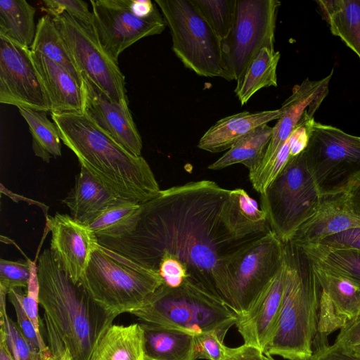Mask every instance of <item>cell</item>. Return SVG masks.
<instances>
[{
	"instance_id": "47",
	"label": "cell",
	"mask_w": 360,
	"mask_h": 360,
	"mask_svg": "<svg viewBox=\"0 0 360 360\" xmlns=\"http://www.w3.org/2000/svg\"><path fill=\"white\" fill-rule=\"evenodd\" d=\"M72 357L71 354H69L65 358L61 360H69ZM41 360H57L51 354L49 348L42 352H41Z\"/></svg>"
},
{
	"instance_id": "41",
	"label": "cell",
	"mask_w": 360,
	"mask_h": 360,
	"mask_svg": "<svg viewBox=\"0 0 360 360\" xmlns=\"http://www.w3.org/2000/svg\"><path fill=\"white\" fill-rule=\"evenodd\" d=\"M198 359L221 360L225 345L224 340L215 332H206L195 335Z\"/></svg>"
},
{
	"instance_id": "44",
	"label": "cell",
	"mask_w": 360,
	"mask_h": 360,
	"mask_svg": "<svg viewBox=\"0 0 360 360\" xmlns=\"http://www.w3.org/2000/svg\"><path fill=\"white\" fill-rule=\"evenodd\" d=\"M259 348L243 344L237 347H225L221 360H266V356Z\"/></svg>"
},
{
	"instance_id": "34",
	"label": "cell",
	"mask_w": 360,
	"mask_h": 360,
	"mask_svg": "<svg viewBox=\"0 0 360 360\" xmlns=\"http://www.w3.org/2000/svg\"><path fill=\"white\" fill-rule=\"evenodd\" d=\"M297 246L314 264L344 276L360 287V252L331 250L315 244Z\"/></svg>"
},
{
	"instance_id": "21",
	"label": "cell",
	"mask_w": 360,
	"mask_h": 360,
	"mask_svg": "<svg viewBox=\"0 0 360 360\" xmlns=\"http://www.w3.org/2000/svg\"><path fill=\"white\" fill-rule=\"evenodd\" d=\"M32 53L50 98L51 113L84 112L82 84L63 67L40 53Z\"/></svg>"
},
{
	"instance_id": "35",
	"label": "cell",
	"mask_w": 360,
	"mask_h": 360,
	"mask_svg": "<svg viewBox=\"0 0 360 360\" xmlns=\"http://www.w3.org/2000/svg\"><path fill=\"white\" fill-rule=\"evenodd\" d=\"M6 295L0 290V339L6 342L14 360H41V353L32 347L18 324L8 316Z\"/></svg>"
},
{
	"instance_id": "33",
	"label": "cell",
	"mask_w": 360,
	"mask_h": 360,
	"mask_svg": "<svg viewBox=\"0 0 360 360\" xmlns=\"http://www.w3.org/2000/svg\"><path fill=\"white\" fill-rule=\"evenodd\" d=\"M28 124L32 137L34 155L45 162L61 155V139L55 123L51 122L46 112L18 108Z\"/></svg>"
},
{
	"instance_id": "26",
	"label": "cell",
	"mask_w": 360,
	"mask_h": 360,
	"mask_svg": "<svg viewBox=\"0 0 360 360\" xmlns=\"http://www.w3.org/2000/svg\"><path fill=\"white\" fill-rule=\"evenodd\" d=\"M90 360H146L140 323L112 324L98 341Z\"/></svg>"
},
{
	"instance_id": "30",
	"label": "cell",
	"mask_w": 360,
	"mask_h": 360,
	"mask_svg": "<svg viewBox=\"0 0 360 360\" xmlns=\"http://www.w3.org/2000/svg\"><path fill=\"white\" fill-rule=\"evenodd\" d=\"M272 127L268 124L259 127L245 139L233 146L208 169L219 170L235 164L245 165L250 172L261 162L271 137Z\"/></svg>"
},
{
	"instance_id": "1",
	"label": "cell",
	"mask_w": 360,
	"mask_h": 360,
	"mask_svg": "<svg viewBox=\"0 0 360 360\" xmlns=\"http://www.w3.org/2000/svg\"><path fill=\"white\" fill-rule=\"evenodd\" d=\"M229 192L210 180L161 190L141 203L139 220L130 233L100 238L98 243L155 271L162 258L174 259L184 266L189 279L222 298L229 259L252 241L237 238L226 221Z\"/></svg>"
},
{
	"instance_id": "10",
	"label": "cell",
	"mask_w": 360,
	"mask_h": 360,
	"mask_svg": "<svg viewBox=\"0 0 360 360\" xmlns=\"http://www.w3.org/2000/svg\"><path fill=\"white\" fill-rule=\"evenodd\" d=\"M284 262V243L270 231L243 246L226 266L222 299L236 314H246Z\"/></svg>"
},
{
	"instance_id": "43",
	"label": "cell",
	"mask_w": 360,
	"mask_h": 360,
	"mask_svg": "<svg viewBox=\"0 0 360 360\" xmlns=\"http://www.w3.org/2000/svg\"><path fill=\"white\" fill-rule=\"evenodd\" d=\"M308 360H360V356L334 343L332 345L326 343L316 347Z\"/></svg>"
},
{
	"instance_id": "16",
	"label": "cell",
	"mask_w": 360,
	"mask_h": 360,
	"mask_svg": "<svg viewBox=\"0 0 360 360\" xmlns=\"http://www.w3.org/2000/svg\"><path fill=\"white\" fill-rule=\"evenodd\" d=\"M47 224L53 258L74 283H79L99 245L97 236L88 226L65 214L56 213Z\"/></svg>"
},
{
	"instance_id": "38",
	"label": "cell",
	"mask_w": 360,
	"mask_h": 360,
	"mask_svg": "<svg viewBox=\"0 0 360 360\" xmlns=\"http://www.w3.org/2000/svg\"><path fill=\"white\" fill-rule=\"evenodd\" d=\"M43 3L44 8L42 9L51 18L66 13L87 25H91L92 13L84 1L45 0Z\"/></svg>"
},
{
	"instance_id": "7",
	"label": "cell",
	"mask_w": 360,
	"mask_h": 360,
	"mask_svg": "<svg viewBox=\"0 0 360 360\" xmlns=\"http://www.w3.org/2000/svg\"><path fill=\"white\" fill-rule=\"evenodd\" d=\"M172 39V51L184 65L207 77H230L221 39L193 0H155Z\"/></svg>"
},
{
	"instance_id": "36",
	"label": "cell",
	"mask_w": 360,
	"mask_h": 360,
	"mask_svg": "<svg viewBox=\"0 0 360 360\" xmlns=\"http://www.w3.org/2000/svg\"><path fill=\"white\" fill-rule=\"evenodd\" d=\"M221 41L233 28L237 0H193Z\"/></svg>"
},
{
	"instance_id": "49",
	"label": "cell",
	"mask_w": 360,
	"mask_h": 360,
	"mask_svg": "<svg viewBox=\"0 0 360 360\" xmlns=\"http://www.w3.org/2000/svg\"><path fill=\"white\" fill-rule=\"evenodd\" d=\"M266 360H276V359H274L272 357V356H270V355H266Z\"/></svg>"
},
{
	"instance_id": "5",
	"label": "cell",
	"mask_w": 360,
	"mask_h": 360,
	"mask_svg": "<svg viewBox=\"0 0 360 360\" xmlns=\"http://www.w3.org/2000/svg\"><path fill=\"white\" fill-rule=\"evenodd\" d=\"M131 314L143 322L195 335L215 332L223 340L238 319L221 297L188 278L175 288L163 283Z\"/></svg>"
},
{
	"instance_id": "46",
	"label": "cell",
	"mask_w": 360,
	"mask_h": 360,
	"mask_svg": "<svg viewBox=\"0 0 360 360\" xmlns=\"http://www.w3.org/2000/svg\"><path fill=\"white\" fill-rule=\"evenodd\" d=\"M0 360H14L6 342L0 339Z\"/></svg>"
},
{
	"instance_id": "28",
	"label": "cell",
	"mask_w": 360,
	"mask_h": 360,
	"mask_svg": "<svg viewBox=\"0 0 360 360\" xmlns=\"http://www.w3.org/2000/svg\"><path fill=\"white\" fill-rule=\"evenodd\" d=\"M280 57L279 51L264 47L250 60L236 80L234 90L241 105L262 88L277 86L276 70Z\"/></svg>"
},
{
	"instance_id": "18",
	"label": "cell",
	"mask_w": 360,
	"mask_h": 360,
	"mask_svg": "<svg viewBox=\"0 0 360 360\" xmlns=\"http://www.w3.org/2000/svg\"><path fill=\"white\" fill-rule=\"evenodd\" d=\"M333 69L328 75L319 80L305 79L295 85L292 94L279 108L281 115L272 127L271 137L259 166L252 172L266 166L288 140L297 124L306 117H312L328 94V87Z\"/></svg>"
},
{
	"instance_id": "42",
	"label": "cell",
	"mask_w": 360,
	"mask_h": 360,
	"mask_svg": "<svg viewBox=\"0 0 360 360\" xmlns=\"http://www.w3.org/2000/svg\"><path fill=\"white\" fill-rule=\"evenodd\" d=\"M334 344L345 349L360 346V314L340 330Z\"/></svg>"
},
{
	"instance_id": "45",
	"label": "cell",
	"mask_w": 360,
	"mask_h": 360,
	"mask_svg": "<svg viewBox=\"0 0 360 360\" xmlns=\"http://www.w3.org/2000/svg\"><path fill=\"white\" fill-rule=\"evenodd\" d=\"M340 196L345 208L360 217V179Z\"/></svg>"
},
{
	"instance_id": "11",
	"label": "cell",
	"mask_w": 360,
	"mask_h": 360,
	"mask_svg": "<svg viewBox=\"0 0 360 360\" xmlns=\"http://www.w3.org/2000/svg\"><path fill=\"white\" fill-rule=\"evenodd\" d=\"M91 27L108 55H120L137 41L163 32L166 23L150 0H91Z\"/></svg>"
},
{
	"instance_id": "14",
	"label": "cell",
	"mask_w": 360,
	"mask_h": 360,
	"mask_svg": "<svg viewBox=\"0 0 360 360\" xmlns=\"http://www.w3.org/2000/svg\"><path fill=\"white\" fill-rule=\"evenodd\" d=\"M0 103L51 111L50 98L31 49L1 34Z\"/></svg>"
},
{
	"instance_id": "12",
	"label": "cell",
	"mask_w": 360,
	"mask_h": 360,
	"mask_svg": "<svg viewBox=\"0 0 360 360\" xmlns=\"http://www.w3.org/2000/svg\"><path fill=\"white\" fill-rule=\"evenodd\" d=\"M277 0H237L234 24L221 41L230 80H237L264 47L274 49Z\"/></svg>"
},
{
	"instance_id": "4",
	"label": "cell",
	"mask_w": 360,
	"mask_h": 360,
	"mask_svg": "<svg viewBox=\"0 0 360 360\" xmlns=\"http://www.w3.org/2000/svg\"><path fill=\"white\" fill-rule=\"evenodd\" d=\"M319 285L312 263L292 241L284 243V285L274 333L264 354L308 360L318 329Z\"/></svg>"
},
{
	"instance_id": "9",
	"label": "cell",
	"mask_w": 360,
	"mask_h": 360,
	"mask_svg": "<svg viewBox=\"0 0 360 360\" xmlns=\"http://www.w3.org/2000/svg\"><path fill=\"white\" fill-rule=\"evenodd\" d=\"M303 153L323 198L345 193L360 179V136L314 120Z\"/></svg>"
},
{
	"instance_id": "22",
	"label": "cell",
	"mask_w": 360,
	"mask_h": 360,
	"mask_svg": "<svg viewBox=\"0 0 360 360\" xmlns=\"http://www.w3.org/2000/svg\"><path fill=\"white\" fill-rule=\"evenodd\" d=\"M121 201L123 200L82 167L76 176L74 187L63 200L70 216L85 225L102 211Z\"/></svg>"
},
{
	"instance_id": "15",
	"label": "cell",
	"mask_w": 360,
	"mask_h": 360,
	"mask_svg": "<svg viewBox=\"0 0 360 360\" xmlns=\"http://www.w3.org/2000/svg\"><path fill=\"white\" fill-rule=\"evenodd\" d=\"M312 266L320 288L316 348L360 314V287L338 274Z\"/></svg>"
},
{
	"instance_id": "48",
	"label": "cell",
	"mask_w": 360,
	"mask_h": 360,
	"mask_svg": "<svg viewBox=\"0 0 360 360\" xmlns=\"http://www.w3.org/2000/svg\"><path fill=\"white\" fill-rule=\"evenodd\" d=\"M348 350H350L352 351L353 353L360 356V346L359 347H355V348H353L352 349H348Z\"/></svg>"
},
{
	"instance_id": "32",
	"label": "cell",
	"mask_w": 360,
	"mask_h": 360,
	"mask_svg": "<svg viewBox=\"0 0 360 360\" xmlns=\"http://www.w3.org/2000/svg\"><path fill=\"white\" fill-rule=\"evenodd\" d=\"M30 49L63 67L82 84V75L50 15L46 14L39 20Z\"/></svg>"
},
{
	"instance_id": "8",
	"label": "cell",
	"mask_w": 360,
	"mask_h": 360,
	"mask_svg": "<svg viewBox=\"0 0 360 360\" xmlns=\"http://www.w3.org/2000/svg\"><path fill=\"white\" fill-rule=\"evenodd\" d=\"M259 199L271 231L283 243L290 241L297 230L317 213L323 200L303 152L289 160Z\"/></svg>"
},
{
	"instance_id": "20",
	"label": "cell",
	"mask_w": 360,
	"mask_h": 360,
	"mask_svg": "<svg viewBox=\"0 0 360 360\" xmlns=\"http://www.w3.org/2000/svg\"><path fill=\"white\" fill-rule=\"evenodd\" d=\"M280 109L250 112L244 111L220 119L200 139L198 147L212 153L228 150L257 128L278 120Z\"/></svg>"
},
{
	"instance_id": "37",
	"label": "cell",
	"mask_w": 360,
	"mask_h": 360,
	"mask_svg": "<svg viewBox=\"0 0 360 360\" xmlns=\"http://www.w3.org/2000/svg\"><path fill=\"white\" fill-rule=\"evenodd\" d=\"M30 261L0 259V290L8 294L13 288H27L31 275Z\"/></svg>"
},
{
	"instance_id": "2",
	"label": "cell",
	"mask_w": 360,
	"mask_h": 360,
	"mask_svg": "<svg viewBox=\"0 0 360 360\" xmlns=\"http://www.w3.org/2000/svg\"><path fill=\"white\" fill-rule=\"evenodd\" d=\"M51 118L80 167L120 199L141 204L159 194L161 189L147 161L128 152L84 112L51 113Z\"/></svg>"
},
{
	"instance_id": "39",
	"label": "cell",
	"mask_w": 360,
	"mask_h": 360,
	"mask_svg": "<svg viewBox=\"0 0 360 360\" xmlns=\"http://www.w3.org/2000/svg\"><path fill=\"white\" fill-rule=\"evenodd\" d=\"M9 302L12 304L17 318V324L32 347L38 352H42L49 349L43 338L38 335L34 324L24 311L21 304L12 290L8 294Z\"/></svg>"
},
{
	"instance_id": "24",
	"label": "cell",
	"mask_w": 360,
	"mask_h": 360,
	"mask_svg": "<svg viewBox=\"0 0 360 360\" xmlns=\"http://www.w3.org/2000/svg\"><path fill=\"white\" fill-rule=\"evenodd\" d=\"M146 360H197L195 335L151 323H140Z\"/></svg>"
},
{
	"instance_id": "3",
	"label": "cell",
	"mask_w": 360,
	"mask_h": 360,
	"mask_svg": "<svg viewBox=\"0 0 360 360\" xmlns=\"http://www.w3.org/2000/svg\"><path fill=\"white\" fill-rule=\"evenodd\" d=\"M39 303L69 349L73 360H90L117 317L105 311L79 282L74 283L50 249L38 257Z\"/></svg>"
},
{
	"instance_id": "27",
	"label": "cell",
	"mask_w": 360,
	"mask_h": 360,
	"mask_svg": "<svg viewBox=\"0 0 360 360\" xmlns=\"http://www.w3.org/2000/svg\"><path fill=\"white\" fill-rule=\"evenodd\" d=\"M323 18L360 60V0L316 1Z\"/></svg>"
},
{
	"instance_id": "25",
	"label": "cell",
	"mask_w": 360,
	"mask_h": 360,
	"mask_svg": "<svg viewBox=\"0 0 360 360\" xmlns=\"http://www.w3.org/2000/svg\"><path fill=\"white\" fill-rule=\"evenodd\" d=\"M224 217L233 233L243 240H255L271 231L264 210L242 188L230 190Z\"/></svg>"
},
{
	"instance_id": "17",
	"label": "cell",
	"mask_w": 360,
	"mask_h": 360,
	"mask_svg": "<svg viewBox=\"0 0 360 360\" xmlns=\"http://www.w3.org/2000/svg\"><path fill=\"white\" fill-rule=\"evenodd\" d=\"M84 112L107 134L135 156H141L142 140L131 112L82 75Z\"/></svg>"
},
{
	"instance_id": "40",
	"label": "cell",
	"mask_w": 360,
	"mask_h": 360,
	"mask_svg": "<svg viewBox=\"0 0 360 360\" xmlns=\"http://www.w3.org/2000/svg\"><path fill=\"white\" fill-rule=\"evenodd\" d=\"M312 244L331 250L360 252V227L349 229L326 236Z\"/></svg>"
},
{
	"instance_id": "6",
	"label": "cell",
	"mask_w": 360,
	"mask_h": 360,
	"mask_svg": "<svg viewBox=\"0 0 360 360\" xmlns=\"http://www.w3.org/2000/svg\"><path fill=\"white\" fill-rule=\"evenodd\" d=\"M80 283L100 307L117 316L143 306L163 281L158 271L99 244Z\"/></svg>"
},
{
	"instance_id": "29",
	"label": "cell",
	"mask_w": 360,
	"mask_h": 360,
	"mask_svg": "<svg viewBox=\"0 0 360 360\" xmlns=\"http://www.w3.org/2000/svg\"><path fill=\"white\" fill-rule=\"evenodd\" d=\"M35 8L25 0L0 1V34L31 48L37 30Z\"/></svg>"
},
{
	"instance_id": "13",
	"label": "cell",
	"mask_w": 360,
	"mask_h": 360,
	"mask_svg": "<svg viewBox=\"0 0 360 360\" xmlns=\"http://www.w3.org/2000/svg\"><path fill=\"white\" fill-rule=\"evenodd\" d=\"M81 75L118 103L129 107L124 76L105 51L91 25L63 13L52 18Z\"/></svg>"
},
{
	"instance_id": "31",
	"label": "cell",
	"mask_w": 360,
	"mask_h": 360,
	"mask_svg": "<svg viewBox=\"0 0 360 360\" xmlns=\"http://www.w3.org/2000/svg\"><path fill=\"white\" fill-rule=\"evenodd\" d=\"M141 211V204L123 200L104 210L86 225L98 239L121 238L134 229Z\"/></svg>"
},
{
	"instance_id": "19",
	"label": "cell",
	"mask_w": 360,
	"mask_h": 360,
	"mask_svg": "<svg viewBox=\"0 0 360 360\" xmlns=\"http://www.w3.org/2000/svg\"><path fill=\"white\" fill-rule=\"evenodd\" d=\"M284 285V262L271 283L261 293L250 310L238 317L236 326L244 344L264 349L270 342L278 319Z\"/></svg>"
},
{
	"instance_id": "50",
	"label": "cell",
	"mask_w": 360,
	"mask_h": 360,
	"mask_svg": "<svg viewBox=\"0 0 360 360\" xmlns=\"http://www.w3.org/2000/svg\"><path fill=\"white\" fill-rule=\"evenodd\" d=\"M69 360H73L72 358L71 357Z\"/></svg>"
},
{
	"instance_id": "23",
	"label": "cell",
	"mask_w": 360,
	"mask_h": 360,
	"mask_svg": "<svg viewBox=\"0 0 360 360\" xmlns=\"http://www.w3.org/2000/svg\"><path fill=\"white\" fill-rule=\"evenodd\" d=\"M356 227H360V217L345 208L340 195L323 198L317 213L297 230L290 241L297 245L312 244Z\"/></svg>"
}]
</instances>
